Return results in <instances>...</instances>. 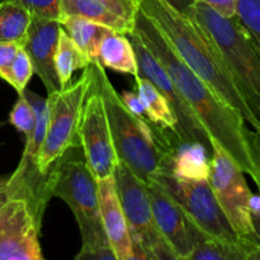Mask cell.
Wrapping results in <instances>:
<instances>
[{"label": "cell", "instance_id": "3957f363", "mask_svg": "<svg viewBox=\"0 0 260 260\" xmlns=\"http://www.w3.org/2000/svg\"><path fill=\"white\" fill-rule=\"evenodd\" d=\"M94 84L104 101L117 157L145 184L173 157L169 129L135 116L114 89L101 62H90Z\"/></svg>", "mask_w": 260, "mask_h": 260}, {"label": "cell", "instance_id": "5bb4252c", "mask_svg": "<svg viewBox=\"0 0 260 260\" xmlns=\"http://www.w3.org/2000/svg\"><path fill=\"white\" fill-rule=\"evenodd\" d=\"M139 5L131 0H60L58 22L75 15L128 36L136 27Z\"/></svg>", "mask_w": 260, "mask_h": 260}, {"label": "cell", "instance_id": "f546056e", "mask_svg": "<svg viewBox=\"0 0 260 260\" xmlns=\"http://www.w3.org/2000/svg\"><path fill=\"white\" fill-rule=\"evenodd\" d=\"M225 17L236 15V0H201Z\"/></svg>", "mask_w": 260, "mask_h": 260}, {"label": "cell", "instance_id": "4fadbf2b", "mask_svg": "<svg viewBox=\"0 0 260 260\" xmlns=\"http://www.w3.org/2000/svg\"><path fill=\"white\" fill-rule=\"evenodd\" d=\"M155 222L177 260H189L192 253L190 218L172 193L156 179L146 184Z\"/></svg>", "mask_w": 260, "mask_h": 260}, {"label": "cell", "instance_id": "ac0fdd59", "mask_svg": "<svg viewBox=\"0 0 260 260\" xmlns=\"http://www.w3.org/2000/svg\"><path fill=\"white\" fill-rule=\"evenodd\" d=\"M99 61L104 68L129 74L135 80L140 78L134 46L127 35L112 30L104 36L99 47Z\"/></svg>", "mask_w": 260, "mask_h": 260}, {"label": "cell", "instance_id": "52a82bcc", "mask_svg": "<svg viewBox=\"0 0 260 260\" xmlns=\"http://www.w3.org/2000/svg\"><path fill=\"white\" fill-rule=\"evenodd\" d=\"M93 85V70L88 65L76 81L48 94L50 118L45 141L37 159L41 177L52 187V177L73 150L80 147L79 127L84 103Z\"/></svg>", "mask_w": 260, "mask_h": 260}, {"label": "cell", "instance_id": "4316f807", "mask_svg": "<svg viewBox=\"0 0 260 260\" xmlns=\"http://www.w3.org/2000/svg\"><path fill=\"white\" fill-rule=\"evenodd\" d=\"M22 47L15 42H0V79L10 83V68L18 50Z\"/></svg>", "mask_w": 260, "mask_h": 260}, {"label": "cell", "instance_id": "44dd1931", "mask_svg": "<svg viewBox=\"0 0 260 260\" xmlns=\"http://www.w3.org/2000/svg\"><path fill=\"white\" fill-rule=\"evenodd\" d=\"M32 14L14 0L0 2V42H15L20 46L27 40Z\"/></svg>", "mask_w": 260, "mask_h": 260}, {"label": "cell", "instance_id": "7402d4cb", "mask_svg": "<svg viewBox=\"0 0 260 260\" xmlns=\"http://www.w3.org/2000/svg\"><path fill=\"white\" fill-rule=\"evenodd\" d=\"M89 63V58L81 52L68 32L61 28L55 53V70L60 83V89L70 85L74 71L85 69Z\"/></svg>", "mask_w": 260, "mask_h": 260}, {"label": "cell", "instance_id": "6da1fadb", "mask_svg": "<svg viewBox=\"0 0 260 260\" xmlns=\"http://www.w3.org/2000/svg\"><path fill=\"white\" fill-rule=\"evenodd\" d=\"M136 32L155 57L162 63L170 79L212 141H216L243 169L255 178V168L249 154L243 117L221 101L215 91L198 78L170 47L161 30L139 8Z\"/></svg>", "mask_w": 260, "mask_h": 260}, {"label": "cell", "instance_id": "83f0119b", "mask_svg": "<svg viewBox=\"0 0 260 260\" xmlns=\"http://www.w3.org/2000/svg\"><path fill=\"white\" fill-rule=\"evenodd\" d=\"M246 142H248L249 154L253 160L254 168H255V178L254 182L258 185L260 193V129H248L245 131Z\"/></svg>", "mask_w": 260, "mask_h": 260}, {"label": "cell", "instance_id": "484cf974", "mask_svg": "<svg viewBox=\"0 0 260 260\" xmlns=\"http://www.w3.org/2000/svg\"><path fill=\"white\" fill-rule=\"evenodd\" d=\"M3 2V0H0ZM29 10L32 17L60 19V0H14Z\"/></svg>", "mask_w": 260, "mask_h": 260}, {"label": "cell", "instance_id": "603a6c76", "mask_svg": "<svg viewBox=\"0 0 260 260\" xmlns=\"http://www.w3.org/2000/svg\"><path fill=\"white\" fill-rule=\"evenodd\" d=\"M36 122V113L32 103L24 93L18 94L17 102L9 113V123L24 136L32 132Z\"/></svg>", "mask_w": 260, "mask_h": 260}, {"label": "cell", "instance_id": "ba28073f", "mask_svg": "<svg viewBox=\"0 0 260 260\" xmlns=\"http://www.w3.org/2000/svg\"><path fill=\"white\" fill-rule=\"evenodd\" d=\"M114 179L134 244L135 259L177 260L155 222L146 184L121 161Z\"/></svg>", "mask_w": 260, "mask_h": 260}, {"label": "cell", "instance_id": "d4e9b609", "mask_svg": "<svg viewBox=\"0 0 260 260\" xmlns=\"http://www.w3.org/2000/svg\"><path fill=\"white\" fill-rule=\"evenodd\" d=\"M236 17L260 50V0H236Z\"/></svg>", "mask_w": 260, "mask_h": 260}, {"label": "cell", "instance_id": "2e32d148", "mask_svg": "<svg viewBox=\"0 0 260 260\" xmlns=\"http://www.w3.org/2000/svg\"><path fill=\"white\" fill-rule=\"evenodd\" d=\"M98 194L104 233L116 259L136 260L126 216L117 192L114 175L98 180Z\"/></svg>", "mask_w": 260, "mask_h": 260}, {"label": "cell", "instance_id": "8992f818", "mask_svg": "<svg viewBox=\"0 0 260 260\" xmlns=\"http://www.w3.org/2000/svg\"><path fill=\"white\" fill-rule=\"evenodd\" d=\"M43 215L29 188L12 174L0 175V260H43Z\"/></svg>", "mask_w": 260, "mask_h": 260}, {"label": "cell", "instance_id": "ffe728a7", "mask_svg": "<svg viewBox=\"0 0 260 260\" xmlns=\"http://www.w3.org/2000/svg\"><path fill=\"white\" fill-rule=\"evenodd\" d=\"M136 93L144 104L147 119L155 126L172 129L177 134V117L169 102L155 88L154 84L140 76L139 79H136Z\"/></svg>", "mask_w": 260, "mask_h": 260}, {"label": "cell", "instance_id": "1f68e13d", "mask_svg": "<svg viewBox=\"0 0 260 260\" xmlns=\"http://www.w3.org/2000/svg\"><path fill=\"white\" fill-rule=\"evenodd\" d=\"M170 5H172L174 9L179 10V12L188 14L190 10V8L193 7V4L196 3V0H167Z\"/></svg>", "mask_w": 260, "mask_h": 260}, {"label": "cell", "instance_id": "9a60e30c", "mask_svg": "<svg viewBox=\"0 0 260 260\" xmlns=\"http://www.w3.org/2000/svg\"><path fill=\"white\" fill-rule=\"evenodd\" d=\"M61 28L62 25L57 19L32 17L27 40L23 45L32 60L35 74H37L47 90V95L60 90L55 70V53Z\"/></svg>", "mask_w": 260, "mask_h": 260}, {"label": "cell", "instance_id": "9c48e42d", "mask_svg": "<svg viewBox=\"0 0 260 260\" xmlns=\"http://www.w3.org/2000/svg\"><path fill=\"white\" fill-rule=\"evenodd\" d=\"M245 173L235 160L212 141L208 182L231 228L240 238L258 240L251 222V193Z\"/></svg>", "mask_w": 260, "mask_h": 260}, {"label": "cell", "instance_id": "7a4b0ae2", "mask_svg": "<svg viewBox=\"0 0 260 260\" xmlns=\"http://www.w3.org/2000/svg\"><path fill=\"white\" fill-rule=\"evenodd\" d=\"M140 9L154 22L180 60L202 79L216 95L235 109L246 123H258L236 89L217 46L190 15L174 9L167 0H141Z\"/></svg>", "mask_w": 260, "mask_h": 260}, {"label": "cell", "instance_id": "4dcf8cb0", "mask_svg": "<svg viewBox=\"0 0 260 260\" xmlns=\"http://www.w3.org/2000/svg\"><path fill=\"white\" fill-rule=\"evenodd\" d=\"M251 222H253L254 234L260 241V193L251 198Z\"/></svg>", "mask_w": 260, "mask_h": 260}, {"label": "cell", "instance_id": "7c38bea8", "mask_svg": "<svg viewBox=\"0 0 260 260\" xmlns=\"http://www.w3.org/2000/svg\"><path fill=\"white\" fill-rule=\"evenodd\" d=\"M79 140L84 160L96 180L114 175L118 157L114 149L108 117L102 94L94 84L84 103Z\"/></svg>", "mask_w": 260, "mask_h": 260}, {"label": "cell", "instance_id": "f1b7e54d", "mask_svg": "<svg viewBox=\"0 0 260 260\" xmlns=\"http://www.w3.org/2000/svg\"><path fill=\"white\" fill-rule=\"evenodd\" d=\"M121 96L127 108H128L135 116L140 117V118L147 119L145 107L144 104H142L140 96L137 95V93H134V91H123V93L121 94Z\"/></svg>", "mask_w": 260, "mask_h": 260}, {"label": "cell", "instance_id": "30bf717a", "mask_svg": "<svg viewBox=\"0 0 260 260\" xmlns=\"http://www.w3.org/2000/svg\"><path fill=\"white\" fill-rule=\"evenodd\" d=\"M151 179L159 180L172 193L190 220L206 235L223 243H239L245 239L240 238L231 228L208 179H178L170 173H160Z\"/></svg>", "mask_w": 260, "mask_h": 260}, {"label": "cell", "instance_id": "d6a6232c", "mask_svg": "<svg viewBox=\"0 0 260 260\" xmlns=\"http://www.w3.org/2000/svg\"><path fill=\"white\" fill-rule=\"evenodd\" d=\"M131 2H135V3H137V4H140V2H141V0H131Z\"/></svg>", "mask_w": 260, "mask_h": 260}, {"label": "cell", "instance_id": "cb8c5ba5", "mask_svg": "<svg viewBox=\"0 0 260 260\" xmlns=\"http://www.w3.org/2000/svg\"><path fill=\"white\" fill-rule=\"evenodd\" d=\"M33 74H35V69H33L32 60L22 46L18 50L14 61L12 63V68H10L9 85L14 88L17 94L24 93L27 84L29 83Z\"/></svg>", "mask_w": 260, "mask_h": 260}, {"label": "cell", "instance_id": "5b68a950", "mask_svg": "<svg viewBox=\"0 0 260 260\" xmlns=\"http://www.w3.org/2000/svg\"><path fill=\"white\" fill-rule=\"evenodd\" d=\"M80 149L73 150L53 174L51 194L62 200L75 216L81 238L76 260H117L102 222L98 180L84 156H78Z\"/></svg>", "mask_w": 260, "mask_h": 260}, {"label": "cell", "instance_id": "e0dca14e", "mask_svg": "<svg viewBox=\"0 0 260 260\" xmlns=\"http://www.w3.org/2000/svg\"><path fill=\"white\" fill-rule=\"evenodd\" d=\"M211 151L200 142H180L170 164V174L178 179L203 180L210 175Z\"/></svg>", "mask_w": 260, "mask_h": 260}, {"label": "cell", "instance_id": "d6986e66", "mask_svg": "<svg viewBox=\"0 0 260 260\" xmlns=\"http://www.w3.org/2000/svg\"><path fill=\"white\" fill-rule=\"evenodd\" d=\"M60 23L90 62H101L99 47L104 36L112 32L109 28L75 15L63 18Z\"/></svg>", "mask_w": 260, "mask_h": 260}, {"label": "cell", "instance_id": "8fae6325", "mask_svg": "<svg viewBox=\"0 0 260 260\" xmlns=\"http://www.w3.org/2000/svg\"><path fill=\"white\" fill-rule=\"evenodd\" d=\"M128 37L134 46L135 55H136L139 75L154 84L155 88L169 102L170 107L177 117V134L179 139L187 144L200 142V144L205 145L210 151H212V140L203 128L201 122L198 121L194 112L179 93L162 63L145 46L136 29H134V32L128 35Z\"/></svg>", "mask_w": 260, "mask_h": 260}, {"label": "cell", "instance_id": "277c9868", "mask_svg": "<svg viewBox=\"0 0 260 260\" xmlns=\"http://www.w3.org/2000/svg\"><path fill=\"white\" fill-rule=\"evenodd\" d=\"M188 15L202 25L226 63L231 79L260 129V50L236 15L225 17L201 0Z\"/></svg>", "mask_w": 260, "mask_h": 260}]
</instances>
